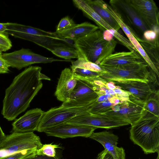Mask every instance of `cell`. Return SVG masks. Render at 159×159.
<instances>
[{"instance_id":"6da1fadb","label":"cell","mask_w":159,"mask_h":159,"mask_svg":"<svg viewBox=\"0 0 159 159\" xmlns=\"http://www.w3.org/2000/svg\"><path fill=\"white\" fill-rule=\"evenodd\" d=\"M42 68L30 66L16 76L6 89L2 114L12 121L25 111L43 86L42 80H50L41 72Z\"/></svg>"},{"instance_id":"7a4b0ae2","label":"cell","mask_w":159,"mask_h":159,"mask_svg":"<svg viewBox=\"0 0 159 159\" xmlns=\"http://www.w3.org/2000/svg\"><path fill=\"white\" fill-rule=\"evenodd\" d=\"M117 42L104 38L103 32L97 30L74 41V46L84 58L97 65L113 53Z\"/></svg>"},{"instance_id":"3957f363","label":"cell","mask_w":159,"mask_h":159,"mask_svg":"<svg viewBox=\"0 0 159 159\" xmlns=\"http://www.w3.org/2000/svg\"><path fill=\"white\" fill-rule=\"evenodd\" d=\"M6 33L16 38L33 42L51 52L59 47H71L66 39L60 38L56 32H51L16 23H7Z\"/></svg>"},{"instance_id":"277c9868","label":"cell","mask_w":159,"mask_h":159,"mask_svg":"<svg viewBox=\"0 0 159 159\" xmlns=\"http://www.w3.org/2000/svg\"><path fill=\"white\" fill-rule=\"evenodd\" d=\"M130 139L145 154L159 152V117L141 118L131 125Z\"/></svg>"},{"instance_id":"5b68a950","label":"cell","mask_w":159,"mask_h":159,"mask_svg":"<svg viewBox=\"0 0 159 159\" xmlns=\"http://www.w3.org/2000/svg\"><path fill=\"white\" fill-rule=\"evenodd\" d=\"M104 70L99 77L107 82L114 80L154 81L155 75L144 61L116 67L101 66Z\"/></svg>"},{"instance_id":"8992f818","label":"cell","mask_w":159,"mask_h":159,"mask_svg":"<svg viewBox=\"0 0 159 159\" xmlns=\"http://www.w3.org/2000/svg\"><path fill=\"white\" fill-rule=\"evenodd\" d=\"M42 145L40 138L34 132H12L0 144V158L23 150L37 151Z\"/></svg>"},{"instance_id":"52a82bcc","label":"cell","mask_w":159,"mask_h":159,"mask_svg":"<svg viewBox=\"0 0 159 159\" xmlns=\"http://www.w3.org/2000/svg\"><path fill=\"white\" fill-rule=\"evenodd\" d=\"M77 80L69 99L63 102L61 107L65 108L90 107L99 96L100 87L86 81Z\"/></svg>"},{"instance_id":"ba28073f","label":"cell","mask_w":159,"mask_h":159,"mask_svg":"<svg viewBox=\"0 0 159 159\" xmlns=\"http://www.w3.org/2000/svg\"><path fill=\"white\" fill-rule=\"evenodd\" d=\"M90 107L65 108L61 106L52 108L44 112L37 131L43 132L46 129L65 122L77 116L89 115L90 114L88 110Z\"/></svg>"},{"instance_id":"9c48e42d","label":"cell","mask_w":159,"mask_h":159,"mask_svg":"<svg viewBox=\"0 0 159 159\" xmlns=\"http://www.w3.org/2000/svg\"><path fill=\"white\" fill-rule=\"evenodd\" d=\"M144 103L130 93L128 100L120 102L102 114L126 122L132 125L141 118Z\"/></svg>"},{"instance_id":"30bf717a","label":"cell","mask_w":159,"mask_h":159,"mask_svg":"<svg viewBox=\"0 0 159 159\" xmlns=\"http://www.w3.org/2000/svg\"><path fill=\"white\" fill-rule=\"evenodd\" d=\"M2 56L10 67L18 70L35 63L72 61L71 60H60L44 57L33 52L29 49L24 48L10 53H3Z\"/></svg>"},{"instance_id":"8fae6325","label":"cell","mask_w":159,"mask_h":159,"mask_svg":"<svg viewBox=\"0 0 159 159\" xmlns=\"http://www.w3.org/2000/svg\"><path fill=\"white\" fill-rule=\"evenodd\" d=\"M109 3L112 9L137 35V32L143 36L145 31L149 30L127 0H111Z\"/></svg>"},{"instance_id":"7c38bea8","label":"cell","mask_w":159,"mask_h":159,"mask_svg":"<svg viewBox=\"0 0 159 159\" xmlns=\"http://www.w3.org/2000/svg\"><path fill=\"white\" fill-rule=\"evenodd\" d=\"M149 30L159 32V12L153 0H127Z\"/></svg>"},{"instance_id":"4fadbf2b","label":"cell","mask_w":159,"mask_h":159,"mask_svg":"<svg viewBox=\"0 0 159 159\" xmlns=\"http://www.w3.org/2000/svg\"><path fill=\"white\" fill-rule=\"evenodd\" d=\"M97 127L64 122L46 129L43 132L48 136L66 139L76 137H89Z\"/></svg>"},{"instance_id":"5bb4252c","label":"cell","mask_w":159,"mask_h":159,"mask_svg":"<svg viewBox=\"0 0 159 159\" xmlns=\"http://www.w3.org/2000/svg\"><path fill=\"white\" fill-rule=\"evenodd\" d=\"M65 122L106 129L116 128L129 125L126 122L114 119L104 115L90 114L77 116Z\"/></svg>"},{"instance_id":"9a60e30c","label":"cell","mask_w":159,"mask_h":159,"mask_svg":"<svg viewBox=\"0 0 159 159\" xmlns=\"http://www.w3.org/2000/svg\"><path fill=\"white\" fill-rule=\"evenodd\" d=\"M73 2L76 7L81 10L86 17L95 22L100 30L102 32L106 30L111 31L121 44L129 50L132 48L133 45L129 40L114 30L89 6L85 0H74Z\"/></svg>"},{"instance_id":"2e32d148","label":"cell","mask_w":159,"mask_h":159,"mask_svg":"<svg viewBox=\"0 0 159 159\" xmlns=\"http://www.w3.org/2000/svg\"><path fill=\"white\" fill-rule=\"evenodd\" d=\"M116 86L131 93L140 101L145 102L149 98L157 91H155L151 82L138 80H114ZM107 81V82H108Z\"/></svg>"},{"instance_id":"e0dca14e","label":"cell","mask_w":159,"mask_h":159,"mask_svg":"<svg viewBox=\"0 0 159 159\" xmlns=\"http://www.w3.org/2000/svg\"><path fill=\"white\" fill-rule=\"evenodd\" d=\"M44 112L38 108L28 111L12 123L11 132L25 133L37 131Z\"/></svg>"},{"instance_id":"ac0fdd59","label":"cell","mask_w":159,"mask_h":159,"mask_svg":"<svg viewBox=\"0 0 159 159\" xmlns=\"http://www.w3.org/2000/svg\"><path fill=\"white\" fill-rule=\"evenodd\" d=\"M89 138L100 143L112 156L114 159H125V154L122 147L117 146L118 137L107 131L93 133Z\"/></svg>"},{"instance_id":"d6986e66","label":"cell","mask_w":159,"mask_h":159,"mask_svg":"<svg viewBox=\"0 0 159 159\" xmlns=\"http://www.w3.org/2000/svg\"><path fill=\"white\" fill-rule=\"evenodd\" d=\"M77 80L74 77L71 69L66 68L60 75L54 94L57 99L62 102L68 100L75 88Z\"/></svg>"},{"instance_id":"ffe728a7","label":"cell","mask_w":159,"mask_h":159,"mask_svg":"<svg viewBox=\"0 0 159 159\" xmlns=\"http://www.w3.org/2000/svg\"><path fill=\"white\" fill-rule=\"evenodd\" d=\"M136 51L112 53L100 64V66L116 67L138 62L144 60Z\"/></svg>"},{"instance_id":"44dd1931","label":"cell","mask_w":159,"mask_h":159,"mask_svg":"<svg viewBox=\"0 0 159 159\" xmlns=\"http://www.w3.org/2000/svg\"><path fill=\"white\" fill-rule=\"evenodd\" d=\"M99 29L97 26L86 22L80 24H75L72 27L60 33L56 32L58 37L61 39H69L74 41Z\"/></svg>"},{"instance_id":"7402d4cb","label":"cell","mask_w":159,"mask_h":159,"mask_svg":"<svg viewBox=\"0 0 159 159\" xmlns=\"http://www.w3.org/2000/svg\"><path fill=\"white\" fill-rule=\"evenodd\" d=\"M86 3L100 16L106 21L116 31H118L120 27L115 18L102 5V0H85Z\"/></svg>"},{"instance_id":"603a6c76","label":"cell","mask_w":159,"mask_h":159,"mask_svg":"<svg viewBox=\"0 0 159 159\" xmlns=\"http://www.w3.org/2000/svg\"><path fill=\"white\" fill-rule=\"evenodd\" d=\"M151 96L145 102L141 118L159 117V91L154 93V96Z\"/></svg>"},{"instance_id":"cb8c5ba5","label":"cell","mask_w":159,"mask_h":159,"mask_svg":"<svg viewBox=\"0 0 159 159\" xmlns=\"http://www.w3.org/2000/svg\"><path fill=\"white\" fill-rule=\"evenodd\" d=\"M139 42L149 59L159 70V39L150 42L142 39Z\"/></svg>"},{"instance_id":"d4e9b609","label":"cell","mask_w":159,"mask_h":159,"mask_svg":"<svg viewBox=\"0 0 159 159\" xmlns=\"http://www.w3.org/2000/svg\"><path fill=\"white\" fill-rule=\"evenodd\" d=\"M120 102L117 96H113L103 102H97L96 101L89 108L88 112L92 114H102Z\"/></svg>"},{"instance_id":"484cf974","label":"cell","mask_w":159,"mask_h":159,"mask_svg":"<svg viewBox=\"0 0 159 159\" xmlns=\"http://www.w3.org/2000/svg\"><path fill=\"white\" fill-rule=\"evenodd\" d=\"M102 5L103 8L108 12L115 18L120 25V28L123 31L127 37L132 34L135 38L139 42L142 39L124 22L120 16L112 8L103 1Z\"/></svg>"},{"instance_id":"4316f807","label":"cell","mask_w":159,"mask_h":159,"mask_svg":"<svg viewBox=\"0 0 159 159\" xmlns=\"http://www.w3.org/2000/svg\"><path fill=\"white\" fill-rule=\"evenodd\" d=\"M71 64L70 66L71 70L76 68H80L95 72H105L101 66L86 60L80 55L77 60L71 62Z\"/></svg>"},{"instance_id":"83f0119b","label":"cell","mask_w":159,"mask_h":159,"mask_svg":"<svg viewBox=\"0 0 159 159\" xmlns=\"http://www.w3.org/2000/svg\"><path fill=\"white\" fill-rule=\"evenodd\" d=\"M53 54L66 60H71L72 58H78L80 54L74 47H59L51 52Z\"/></svg>"},{"instance_id":"f1b7e54d","label":"cell","mask_w":159,"mask_h":159,"mask_svg":"<svg viewBox=\"0 0 159 159\" xmlns=\"http://www.w3.org/2000/svg\"><path fill=\"white\" fill-rule=\"evenodd\" d=\"M127 37L128 39L135 48L137 52L148 64L150 68L156 74L158 77L159 76V70L157 69L149 59L139 41L132 34L130 35Z\"/></svg>"},{"instance_id":"f546056e","label":"cell","mask_w":159,"mask_h":159,"mask_svg":"<svg viewBox=\"0 0 159 159\" xmlns=\"http://www.w3.org/2000/svg\"><path fill=\"white\" fill-rule=\"evenodd\" d=\"M61 148L59 144H43L38 149L36 154L39 155H45L49 157H54L56 156L55 149Z\"/></svg>"},{"instance_id":"4dcf8cb0","label":"cell","mask_w":159,"mask_h":159,"mask_svg":"<svg viewBox=\"0 0 159 159\" xmlns=\"http://www.w3.org/2000/svg\"><path fill=\"white\" fill-rule=\"evenodd\" d=\"M71 70L74 76L80 77H98L102 73L93 71L80 68H76Z\"/></svg>"},{"instance_id":"1f68e13d","label":"cell","mask_w":159,"mask_h":159,"mask_svg":"<svg viewBox=\"0 0 159 159\" xmlns=\"http://www.w3.org/2000/svg\"><path fill=\"white\" fill-rule=\"evenodd\" d=\"M74 21L69 16L63 18L58 25L56 32L59 33L67 30L75 25Z\"/></svg>"},{"instance_id":"d6a6232c","label":"cell","mask_w":159,"mask_h":159,"mask_svg":"<svg viewBox=\"0 0 159 159\" xmlns=\"http://www.w3.org/2000/svg\"><path fill=\"white\" fill-rule=\"evenodd\" d=\"M36 152L37 151L34 150H23L0 159H25L35 155Z\"/></svg>"},{"instance_id":"836d02e7","label":"cell","mask_w":159,"mask_h":159,"mask_svg":"<svg viewBox=\"0 0 159 159\" xmlns=\"http://www.w3.org/2000/svg\"><path fill=\"white\" fill-rule=\"evenodd\" d=\"M11 42L9 39L7 35L0 34V50L2 52H6L12 47Z\"/></svg>"},{"instance_id":"e575fe53","label":"cell","mask_w":159,"mask_h":159,"mask_svg":"<svg viewBox=\"0 0 159 159\" xmlns=\"http://www.w3.org/2000/svg\"><path fill=\"white\" fill-rule=\"evenodd\" d=\"M143 39L148 41L153 42L159 39V33L152 30H148L143 32Z\"/></svg>"},{"instance_id":"d590c367","label":"cell","mask_w":159,"mask_h":159,"mask_svg":"<svg viewBox=\"0 0 159 159\" xmlns=\"http://www.w3.org/2000/svg\"><path fill=\"white\" fill-rule=\"evenodd\" d=\"M10 67L7 62L0 55V74L8 73L9 71Z\"/></svg>"},{"instance_id":"8d00e7d4","label":"cell","mask_w":159,"mask_h":159,"mask_svg":"<svg viewBox=\"0 0 159 159\" xmlns=\"http://www.w3.org/2000/svg\"><path fill=\"white\" fill-rule=\"evenodd\" d=\"M97 159H114L111 154L107 150L105 149L98 156Z\"/></svg>"},{"instance_id":"74e56055","label":"cell","mask_w":159,"mask_h":159,"mask_svg":"<svg viewBox=\"0 0 159 159\" xmlns=\"http://www.w3.org/2000/svg\"><path fill=\"white\" fill-rule=\"evenodd\" d=\"M25 159H61L59 157L56 156L54 157H49L45 155H35Z\"/></svg>"},{"instance_id":"f35d334b","label":"cell","mask_w":159,"mask_h":159,"mask_svg":"<svg viewBox=\"0 0 159 159\" xmlns=\"http://www.w3.org/2000/svg\"><path fill=\"white\" fill-rule=\"evenodd\" d=\"M6 25L7 23H0V34H7L5 32L7 29Z\"/></svg>"},{"instance_id":"ab89813d","label":"cell","mask_w":159,"mask_h":159,"mask_svg":"<svg viewBox=\"0 0 159 159\" xmlns=\"http://www.w3.org/2000/svg\"><path fill=\"white\" fill-rule=\"evenodd\" d=\"M107 88L108 89L113 90L116 88V86L114 83L112 81H109L107 82L106 84Z\"/></svg>"},{"instance_id":"60d3db41","label":"cell","mask_w":159,"mask_h":159,"mask_svg":"<svg viewBox=\"0 0 159 159\" xmlns=\"http://www.w3.org/2000/svg\"><path fill=\"white\" fill-rule=\"evenodd\" d=\"M6 136V135L3 132L0 125V144Z\"/></svg>"},{"instance_id":"b9f144b4","label":"cell","mask_w":159,"mask_h":159,"mask_svg":"<svg viewBox=\"0 0 159 159\" xmlns=\"http://www.w3.org/2000/svg\"><path fill=\"white\" fill-rule=\"evenodd\" d=\"M2 52L0 50V55H2Z\"/></svg>"}]
</instances>
